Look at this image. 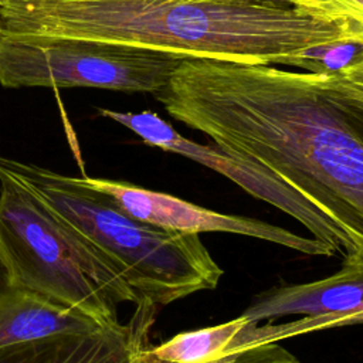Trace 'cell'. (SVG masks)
<instances>
[{
    "label": "cell",
    "mask_w": 363,
    "mask_h": 363,
    "mask_svg": "<svg viewBox=\"0 0 363 363\" xmlns=\"http://www.w3.org/2000/svg\"><path fill=\"white\" fill-rule=\"evenodd\" d=\"M128 323L0 346V363H136L150 346L156 305L140 301Z\"/></svg>",
    "instance_id": "8"
},
{
    "label": "cell",
    "mask_w": 363,
    "mask_h": 363,
    "mask_svg": "<svg viewBox=\"0 0 363 363\" xmlns=\"http://www.w3.org/2000/svg\"><path fill=\"white\" fill-rule=\"evenodd\" d=\"M11 286L10 284V278H9V272H7V268L0 257V296Z\"/></svg>",
    "instance_id": "14"
},
{
    "label": "cell",
    "mask_w": 363,
    "mask_h": 363,
    "mask_svg": "<svg viewBox=\"0 0 363 363\" xmlns=\"http://www.w3.org/2000/svg\"><path fill=\"white\" fill-rule=\"evenodd\" d=\"M147 347H149V346H147ZM147 347H146V349H147ZM146 349H145V350H143V353L139 356V359L136 360V363H150V362H149V359L146 357Z\"/></svg>",
    "instance_id": "15"
},
{
    "label": "cell",
    "mask_w": 363,
    "mask_h": 363,
    "mask_svg": "<svg viewBox=\"0 0 363 363\" xmlns=\"http://www.w3.org/2000/svg\"><path fill=\"white\" fill-rule=\"evenodd\" d=\"M156 99L217 146L303 196L363 265V88L335 74L184 58Z\"/></svg>",
    "instance_id": "1"
},
{
    "label": "cell",
    "mask_w": 363,
    "mask_h": 363,
    "mask_svg": "<svg viewBox=\"0 0 363 363\" xmlns=\"http://www.w3.org/2000/svg\"><path fill=\"white\" fill-rule=\"evenodd\" d=\"M261 322L288 315H335L346 326L363 323V265H346L322 279L259 294L242 313Z\"/></svg>",
    "instance_id": "9"
},
{
    "label": "cell",
    "mask_w": 363,
    "mask_h": 363,
    "mask_svg": "<svg viewBox=\"0 0 363 363\" xmlns=\"http://www.w3.org/2000/svg\"><path fill=\"white\" fill-rule=\"evenodd\" d=\"M320 18L345 23L363 34V0H288Z\"/></svg>",
    "instance_id": "12"
},
{
    "label": "cell",
    "mask_w": 363,
    "mask_h": 363,
    "mask_svg": "<svg viewBox=\"0 0 363 363\" xmlns=\"http://www.w3.org/2000/svg\"><path fill=\"white\" fill-rule=\"evenodd\" d=\"M335 75L349 84L363 88V57L359 61H356L353 65L346 68L345 71L335 74Z\"/></svg>",
    "instance_id": "13"
},
{
    "label": "cell",
    "mask_w": 363,
    "mask_h": 363,
    "mask_svg": "<svg viewBox=\"0 0 363 363\" xmlns=\"http://www.w3.org/2000/svg\"><path fill=\"white\" fill-rule=\"evenodd\" d=\"M182 60L94 40L0 34V85L13 89L98 88L156 95Z\"/></svg>",
    "instance_id": "5"
},
{
    "label": "cell",
    "mask_w": 363,
    "mask_h": 363,
    "mask_svg": "<svg viewBox=\"0 0 363 363\" xmlns=\"http://www.w3.org/2000/svg\"><path fill=\"white\" fill-rule=\"evenodd\" d=\"M0 34L81 38L210 58L285 65L295 54L346 37L349 24L288 0H3Z\"/></svg>",
    "instance_id": "2"
},
{
    "label": "cell",
    "mask_w": 363,
    "mask_h": 363,
    "mask_svg": "<svg viewBox=\"0 0 363 363\" xmlns=\"http://www.w3.org/2000/svg\"><path fill=\"white\" fill-rule=\"evenodd\" d=\"M82 179L91 187L109 196L129 216L156 227L196 234L231 233L278 244L306 255H335L315 237L299 235L269 223L208 210L176 196L126 182L91 176Z\"/></svg>",
    "instance_id": "7"
},
{
    "label": "cell",
    "mask_w": 363,
    "mask_h": 363,
    "mask_svg": "<svg viewBox=\"0 0 363 363\" xmlns=\"http://www.w3.org/2000/svg\"><path fill=\"white\" fill-rule=\"evenodd\" d=\"M0 173L28 190L61 224L108 261L140 301L169 305L214 289L221 267L196 233L143 223L79 176L0 155ZM138 302V303H139Z\"/></svg>",
    "instance_id": "3"
},
{
    "label": "cell",
    "mask_w": 363,
    "mask_h": 363,
    "mask_svg": "<svg viewBox=\"0 0 363 363\" xmlns=\"http://www.w3.org/2000/svg\"><path fill=\"white\" fill-rule=\"evenodd\" d=\"M363 57V37H346L309 47L294 57L285 65L302 68L313 74H339Z\"/></svg>",
    "instance_id": "11"
},
{
    "label": "cell",
    "mask_w": 363,
    "mask_h": 363,
    "mask_svg": "<svg viewBox=\"0 0 363 363\" xmlns=\"http://www.w3.org/2000/svg\"><path fill=\"white\" fill-rule=\"evenodd\" d=\"M98 111L101 116L132 130L146 145L184 156L224 174L248 194L295 218L316 240L328 245L335 254L343 255V235L330 223V220L303 196L255 162L224 150L216 143L203 145L194 142L177 132L169 122L153 111L123 112L108 108H99Z\"/></svg>",
    "instance_id": "6"
},
{
    "label": "cell",
    "mask_w": 363,
    "mask_h": 363,
    "mask_svg": "<svg viewBox=\"0 0 363 363\" xmlns=\"http://www.w3.org/2000/svg\"><path fill=\"white\" fill-rule=\"evenodd\" d=\"M102 326L77 309L23 288L10 286L0 296V346Z\"/></svg>",
    "instance_id": "10"
},
{
    "label": "cell",
    "mask_w": 363,
    "mask_h": 363,
    "mask_svg": "<svg viewBox=\"0 0 363 363\" xmlns=\"http://www.w3.org/2000/svg\"><path fill=\"white\" fill-rule=\"evenodd\" d=\"M0 257L11 286L77 309L102 325L139 298L122 275L28 190L0 173Z\"/></svg>",
    "instance_id": "4"
},
{
    "label": "cell",
    "mask_w": 363,
    "mask_h": 363,
    "mask_svg": "<svg viewBox=\"0 0 363 363\" xmlns=\"http://www.w3.org/2000/svg\"><path fill=\"white\" fill-rule=\"evenodd\" d=\"M1 3H3V0H0V9H1ZM1 28V27H0Z\"/></svg>",
    "instance_id": "16"
}]
</instances>
